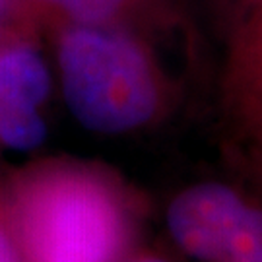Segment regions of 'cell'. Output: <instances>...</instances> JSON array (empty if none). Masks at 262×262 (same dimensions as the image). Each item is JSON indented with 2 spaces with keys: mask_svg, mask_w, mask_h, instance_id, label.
Here are the masks:
<instances>
[{
  "mask_svg": "<svg viewBox=\"0 0 262 262\" xmlns=\"http://www.w3.org/2000/svg\"><path fill=\"white\" fill-rule=\"evenodd\" d=\"M0 262H24L10 229H6L2 224H0Z\"/></svg>",
  "mask_w": 262,
  "mask_h": 262,
  "instance_id": "cell-8",
  "label": "cell"
},
{
  "mask_svg": "<svg viewBox=\"0 0 262 262\" xmlns=\"http://www.w3.org/2000/svg\"><path fill=\"white\" fill-rule=\"evenodd\" d=\"M6 2H8V0H0V14H2L4 8H6Z\"/></svg>",
  "mask_w": 262,
  "mask_h": 262,
  "instance_id": "cell-10",
  "label": "cell"
},
{
  "mask_svg": "<svg viewBox=\"0 0 262 262\" xmlns=\"http://www.w3.org/2000/svg\"><path fill=\"white\" fill-rule=\"evenodd\" d=\"M224 262H262V208L247 204Z\"/></svg>",
  "mask_w": 262,
  "mask_h": 262,
  "instance_id": "cell-7",
  "label": "cell"
},
{
  "mask_svg": "<svg viewBox=\"0 0 262 262\" xmlns=\"http://www.w3.org/2000/svg\"><path fill=\"white\" fill-rule=\"evenodd\" d=\"M51 94V72L37 47L26 41L0 45V144L29 151L43 144L41 107Z\"/></svg>",
  "mask_w": 262,
  "mask_h": 262,
  "instance_id": "cell-3",
  "label": "cell"
},
{
  "mask_svg": "<svg viewBox=\"0 0 262 262\" xmlns=\"http://www.w3.org/2000/svg\"><path fill=\"white\" fill-rule=\"evenodd\" d=\"M134 262H167V260L156 258V256H144V258H138V260H134Z\"/></svg>",
  "mask_w": 262,
  "mask_h": 262,
  "instance_id": "cell-9",
  "label": "cell"
},
{
  "mask_svg": "<svg viewBox=\"0 0 262 262\" xmlns=\"http://www.w3.org/2000/svg\"><path fill=\"white\" fill-rule=\"evenodd\" d=\"M224 99L231 119L262 151V0H245L231 31Z\"/></svg>",
  "mask_w": 262,
  "mask_h": 262,
  "instance_id": "cell-5",
  "label": "cell"
},
{
  "mask_svg": "<svg viewBox=\"0 0 262 262\" xmlns=\"http://www.w3.org/2000/svg\"><path fill=\"white\" fill-rule=\"evenodd\" d=\"M60 12L68 24H117V19L138 8L144 0H37Z\"/></svg>",
  "mask_w": 262,
  "mask_h": 262,
  "instance_id": "cell-6",
  "label": "cell"
},
{
  "mask_svg": "<svg viewBox=\"0 0 262 262\" xmlns=\"http://www.w3.org/2000/svg\"><path fill=\"white\" fill-rule=\"evenodd\" d=\"M132 231L121 187L84 165L41 167L12 192L10 233L24 262H122Z\"/></svg>",
  "mask_w": 262,
  "mask_h": 262,
  "instance_id": "cell-1",
  "label": "cell"
},
{
  "mask_svg": "<svg viewBox=\"0 0 262 262\" xmlns=\"http://www.w3.org/2000/svg\"><path fill=\"white\" fill-rule=\"evenodd\" d=\"M247 202L224 183L185 188L167 208V229L179 249L198 262H224Z\"/></svg>",
  "mask_w": 262,
  "mask_h": 262,
  "instance_id": "cell-4",
  "label": "cell"
},
{
  "mask_svg": "<svg viewBox=\"0 0 262 262\" xmlns=\"http://www.w3.org/2000/svg\"><path fill=\"white\" fill-rule=\"evenodd\" d=\"M56 64L66 105L88 130H138L167 107L169 84L154 49L119 24H68Z\"/></svg>",
  "mask_w": 262,
  "mask_h": 262,
  "instance_id": "cell-2",
  "label": "cell"
}]
</instances>
